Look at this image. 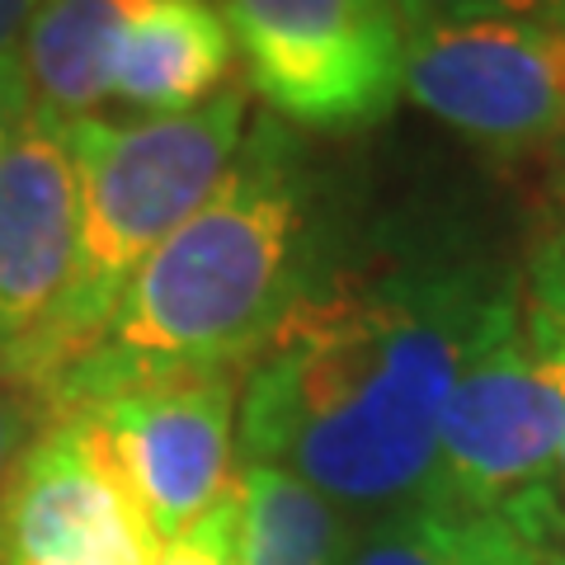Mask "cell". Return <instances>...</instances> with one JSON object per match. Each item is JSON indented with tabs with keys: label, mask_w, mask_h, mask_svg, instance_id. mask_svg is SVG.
<instances>
[{
	"label": "cell",
	"mask_w": 565,
	"mask_h": 565,
	"mask_svg": "<svg viewBox=\"0 0 565 565\" xmlns=\"http://www.w3.org/2000/svg\"><path fill=\"white\" fill-rule=\"evenodd\" d=\"M556 0H396V14L405 33H424L438 24H467V20H527Z\"/></svg>",
	"instance_id": "cell-14"
},
{
	"label": "cell",
	"mask_w": 565,
	"mask_h": 565,
	"mask_svg": "<svg viewBox=\"0 0 565 565\" xmlns=\"http://www.w3.org/2000/svg\"><path fill=\"white\" fill-rule=\"evenodd\" d=\"M81 274V184L66 118L33 104L0 147V377L47 392Z\"/></svg>",
	"instance_id": "cell-4"
},
{
	"label": "cell",
	"mask_w": 565,
	"mask_h": 565,
	"mask_svg": "<svg viewBox=\"0 0 565 565\" xmlns=\"http://www.w3.org/2000/svg\"><path fill=\"white\" fill-rule=\"evenodd\" d=\"M66 137L81 184V274L62 326V373L104 334L132 274L226 180L245 147V95L222 85L184 114L132 122L85 114L66 118Z\"/></svg>",
	"instance_id": "cell-3"
},
{
	"label": "cell",
	"mask_w": 565,
	"mask_h": 565,
	"mask_svg": "<svg viewBox=\"0 0 565 565\" xmlns=\"http://www.w3.org/2000/svg\"><path fill=\"white\" fill-rule=\"evenodd\" d=\"M405 90L486 147H533L565 128V24L467 20L411 33Z\"/></svg>",
	"instance_id": "cell-8"
},
{
	"label": "cell",
	"mask_w": 565,
	"mask_h": 565,
	"mask_svg": "<svg viewBox=\"0 0 565 565\" xmlns=\"http://www.w3.org/2000/svg\"><path fill=\"white\" fill-rule=\"evenodd\" d=\"M156 565H241V490L232 486L184 533L161 542Z\"/></svg>",
	"instance_id": "cell-13"
},
{
	"label": "cell",
	"mask_w": 565,
	"mask_h": 565,
	"mask_svg": "<svg viewBox=\"0 0 565 565\" xmlns=\"http://www.w3.org/2000/svg\"><path fill=\"white\" fill-rule=\"evenodd\" d=\"M519 321L476 269H392L297 297L241 382V452L367 523L429 504L438 419L476 349Z\"/></svg>",
	"instance_id": "cell-1"
},
{
	"label": "cell",
	"mask_w": 565,
	"mask_h": 565,
	"mask_svg": "<svg viewBox=\"0 0 565 565\" xmlns=\"http://www.w3.org/2000/svg\"><path fill=\"white\" fill-rule=\"evenodd\" d=\"M20 438H24V411H20V396L10 392V382L0 377V486L20 457Z\"/></svg>",
	"instance_id": "cell-17"
},
{
	"label": "cell",
	"mask_w": 565,
	"mask_h": 565,
	"mask_svg": "<svg viewBox=\"0 0 565 565\" xmlns=\"http://www.w3.org/2000/svg\"><path fill=\"white\" fill-rule=\"evenodd\" d=\"M302 282V189L278 132L259 128L241 166L122 288L104 334L47 386L62 411L180 373L250 363Z\"/></svg>",
	"instance_id": "cell-2"
},
{
	"label": "cell",
	"mask_w": 565,
	"mask_h": 565,
	"mask_svg": "<svg viewBox=\"0 0 565 565\" xmlns=\"http://www.w3.org/2000/svg\"><path fill=\"white\" fill-rule=\"evenodd\" d=\"M561 542H565V509H561Z\"/></svg>",
	"instance_id": "cell-21"
},
{
	"label": "cell",
	"mask_w": 565,
	"mask_h": 565,
	"mask_svg": "<svg viewBox=\"0 0 565 565\" xmlns=\"http://www.w3.org/2000/svg\"><path fill=\"white\" fill-rule=\"evenodd\" d=\"M33 109V90H29V71L20 52H0V147L6 137L20 128V118Z\"/></svg>",
	"instance_id": "cell-16"
},
{
	"label": "cell",
	"mask_w": 565,
	"mask_h": 565,
	"mask_svg": "<svg viewBox=\"0 0 565 565\" xmlns=\"http://www.w3.org/2000/svg\"><path fill=\"white\" fill-rule=\"evenodd\" d=\"M264 104L307 128H363L405 90L396 0H222Z\"/></svg>",
	"instance_id": "cell-5"
},
{
	"label": "cell",
	"mask_w": 565,
	"mask_h": 565,
	"mask_svg": "<svg viewBox=\"0 0 565 565\" xmlns=\"http://www.w3.org/2000/svg\"><path fill=\"white\" fill-rule=\"evenodd\" d=\"M556 20L565 24V0H556Z\"/></svg>",
	"instance_id": "cell-20"
},
{
	"label": "cell",
	"mask_w": 565,
	"mask_h": 565,
	"mask_svg": "<svg viewBox=\"0 0 565 565\" xmlns=\"http://www.w3.org/2000/svg\"><path fill=\"white\" fill-rule=\"evenodd\" d=\"M340 565H565L561 509L546 486L504 504H411L367 523Z\"/></svg>",
	"instance_id": "cell-11"
},
{
	"label": "cell",
	"mask_w": 565,
	"mask_h": 565,
	"mask_svg": "<svg viewBox=\"0 0 565 565\" xmlns=\"http://www.w3.org/2000/svg\"><path fill=\"white\" fill-rule=\"evenodd\" d=\"M533 311H519V321L565 353V236H556L533 264Z\"/></svg>",
	"instance_id": "cell-15"
},
{
	"label": "cell",
	"mask_w": 565,
	"mask_h": 565,
	"mask_svg": "<svg viewBox=\"0 0 565 565\" xmlns=\"http://www.w3.org/2000/svg\"><path fill=\"white\" fill-rule=\"evenodd\" d=\"M565 444V353L523 321L476 349L438 419L429 504H504L546 486Z\"/></svg>",
	"instance_id": "cell-6"
},
{
	"label": "cell",
	"mask_w": 565,
	"mask_h": 565,
	"mask_svg": "<svg viewBox=\"0 0 565 565\" xmlns=\"http://www.w3.org/2000/svg\"><path fill=\"white\" fill-rule=\"evenodd\" d=\"M236 396L241 373L222 367V373L141 382L81 411L99 424L104 444L161 542L184 533L203 509L236 486Z\"/></svg>",
	"instance_id": "cell-9"
},
{
	"label": "cell",
	"mask_w": 565,
	"mask_h": 565,
	"mask_svg": "<svg viewBox=\"0 0 565 565\" xmlns=\"http://www.w3.org/2000/svg\"><path fill=\"white\" fill-rule=\"evenodd\" d=\"M232 29L212 0H109L99 43V104L141 118L184 114L222 90Z\"/></svg>",
	"instance_id": "cell-10"
},
{
	"label": "cell",
	"mask_w": 565,
	"mask_h": 565,
	"mask_svg": "<svg viewBox=\"0 0 565 565\" xmlns=\"http://www.w3.org/2000/svg\"><path fill=\"white\" fill-rule=\"evenodd\" d=\"M556 481H561V494H565V444H561V452H556Z\"/></svg>",
	"instance_id": "cell-19"
},
{
	"label": "cell",
	"mask_w": 565,
	"mask_h": 565,
	"mask_svg": "<svg viewBox=\"0 0 565 565\" xmlns=\"http://www.w3.org/2000/svg\"><path fill=\"white\" fill-rule=\"evenodd\" d=\"M241 565H340L344 519L321 490L274 462L241 471Z\"/></svg>",
	"instance_id": "cell-12"
},
{
	"label": "cell",
	"mask_w": 565,
	"mask_h": 565,
	"mask_svg": "<svg viewBox=\"0 0 565 565\" xmlns=\"http://www.w3.org/2000/svg\"><path fill=\"white\" fill-rule=\"evenodd\" d=\"M47 0H0V52H20L29 24L39 20Z\"/></svg>",
	"instance_id": "cell-18"
},
{
	"label": "cell",
	"mask_w": 565,
	"mask_h": 565,
	"mask_svg": "<svg viewBox=\"0 0 565 565\" xmlns=\"http://www.w3.org/2000/svg\"><path fill=\"white\" fill-rule=\"evenodd\" d=\"M161 537L99 424L52 415L0 486V565H156Z\"/></svg>",
	"instance_id": "cell-7"
}]
</instances>
